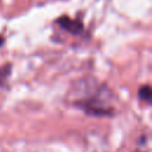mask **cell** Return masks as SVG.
Returning <instances> with one entry per match:
<instances>
[{"mask_svg": "<svg viewBox=\"0 0 152 152\" xmlns=\"http://www.w3.org/2000/svg\"><path fill=\"white\" fill-rule=\"evenodd\" d=\"M58 25L71 34H80L83 31V24L80 20H74L69 17H61L57 19Z\"/></svg>", "mask_w": 152, "mask_h": 152, "instance_id": "cell-1", "label": "cell"}, {"mask_svg": "<svg viewBox=\"0 0 152 152\" xmlns=\"http://www.w3.org/2000/svg\"><path fill=\"white\" fill-rule=\"evenodd\" d=\"M138 95H139V99H140V100H142V101L150 103V102H151V95H152V91H151L150 86H144V87H141V88L139 89V91H138Z\"/></svg>", "mask_w": 152, "mask_h": 152, "instance_id": "cell-2", "label": "cell"}, {"mask_svg": "<svg viewBox=\"0 0 152 152\" xmlns=\"http://www.w3.org/2000/svg\"><path fill=\"white\" fill-rule=\"evenodd\" d=\"M10 72H11V65L0 66V84H2L7 80Z\"/></svg>", "mask_w": 152, "mask_h": 152, "instance_id": "cell-3", "label": "cell"}, {"mask_svg": "<svg viewBox=\"0 0 152 152\" xmlns=\"http://www.w3.org/2000/svg\"><path fill=\"white\" fill-rule=\"evenodd\" d=\"M4 42H5V40H4V38H2V37H0V48L4 45Z\"/></svg>", "mask_w": 152, "mask_h": 152, "instance_id": "cell-4", "label": "cell"}]
</instances>
